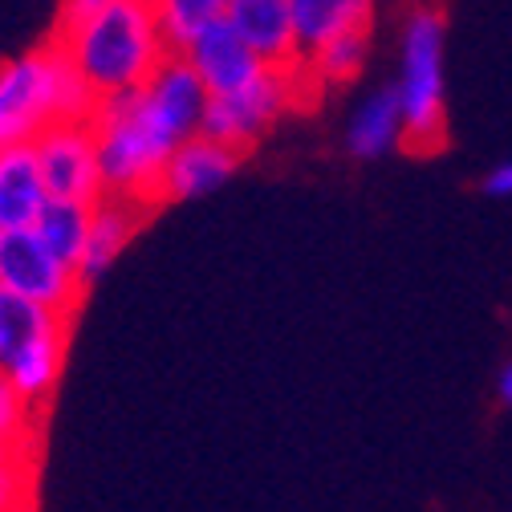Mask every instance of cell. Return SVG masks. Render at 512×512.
<instances>
[{
    "label": "cell",
    "instance_id": "obj_1",
    "mask_svg": "<svg viewBox=\"0 0 512 512\" xmlns=\"http://www.w3.org/2000/svg\"><path fill=\"white\" fill-rule=\"evenodd\" d=\"M57 45L98 102L139 94L171 57L151 0H122L82 21L57 25Z\"/></svg>",
    "mask_w": 512,
    "mask_h": 512
},
{
    "label": "cell",
    "instance_id": "obj_2",
    "mask_svg": "<svg viewBox=\"0 0 512 512\" xmlns=\"http://www.w3.org/2000/svg\"><path fill=\"white\" fill-rule=\"evenodd\" d=\"M98 98L57 41L0 66V151L37 143L57 122H90Z\"/></svg>",
    "mask_w": 512,
    "mask_h": 512
},
{
    "label": "cell",
    "instance_id": "obj_3",
    "mask_svg": "<svg viewBox=\"0 0 512 512\" xmlns=\"http://www.w3.org/2000/svg\"><path fill=\"white\" fill-rule=\"evenodd\" d=\"M90 122H94V135H98L106 196L131 200V204L159 200L163 167L175 155L179 139L167 131V126L155 122V114L143 106V98L139 94L106 98V102H98Z\"/></svg>",
    "mask_w": 512,
    "mask_h": 512
},
{
    "label": "cell",
    "instance_id": "obj_4",
    "mask_svg": "<svg viewBox=\"0 0 512 512\" xmlns=\"http://www.w3.org/2000/svg\"><path fill=\"white\" fill-rule=\"evenodd\" d=\"M399 110H403V143L431 151L443 143V17L419 9L403 33L399 57Z\"/></svg>",
    "mask_w": 512,
    "mask_h": 512
},
{
    "label": "cell",
    "instance_id": "obj_5",
    "mask_svg": "<svg viewBox=\"0 0 512 512\" xmlns=\"http://www.w3.org/2000/svg\"><path fill=\"white\" fill-rule=\"evenodd\" d=\"M297 82H301V70L297 66H289V70H265L261 78L248 82L236 94L208 98L200 135L212 139V143H224L232 151L252 147L297 102Z\"/></svg>",
    "mask_w": 512,
    "mask_h": 512
},
{
    "label": "cell",
    "instance_id": "obj_6",
    "mask_svg": "<svg viewBox=\"0 0 512 512\" xmlns=\"http://www.w3.org/2000/svg\"><path fill=\"white\" fill-rule=\"evenodd\" d=\"M0 289L70 317L86 285L78 281V269H70L57 252H49V244L29 228L0 232Z\"/></svg>",
    "mask_w": 512,
    "mask_h": 512
},
{
    "label": "cell",
    "instance_id": "obj_7",
    "mask_svg": "<svg viewBox=\"0 0 512 512\" xmlns=\"http://www.w3.org/2000/svg\"><path fill=\"white\" fill-rule=\"evenodd\" d=\"M33 151L41 163V179L49 187V200H70L90 208L106 200L94 122H57L33 143Z\"/></svg>",
    "mask_w": 512,
    "mask_h": 512
},
{
    "label": "cell",
    "instance_id": "obj_8",
    "mask_svg": "<svg viewBox=\"0 0 512 512\" xmlns=\"http://www.w3.org/2000/svg\"><path fill=\"white\" fill-rule=\"evenodd\" d=\"M143 106L155 114L159 126L187 143L200 135V122H204V110H208V90L200 82V74L191 70V61L183 53H171L163 66L155 70V78L139 90Z\"/></svg>",
    "mask_w": 512,
    "mask_h": 512
},
{
    "label": "cell",
    "instance_id": "obj_9",
    "mask_svg": "<svg viewBox=\"0 0 512 512\" xmlns=\"http://www.w3.org/2000/svg\"><path fill=\"white\" fill-rule=\"evenodd\" d=\"M228 25L236 29V37L261 57L269 70L301 66L289 0H232L228 5Z\"/></svg>",
    "mask_w": 512,
    "mask_h": 512
},
{
    "label": "cell",
    "instance_id": "obj_10",
    "mask_svg": "<svg viewBox=\"0 0 512 512\" xmlns=\"http://www.w3.org/2000/svg\"><path fill=\"white\" fill-rule=\"evenodd\" d=\"M183 57L191 61V70L200 74L208 98L236 94V90H244L248 82H256V78L269 70L265 61L256 57V53L236 37V29H232L228 21L216 25V29H208L200 41H191Z\"/></svg>",
    "mask_w": 512,
    "mask_h": 512
},
{
    "label": "cell",
    "instance_id": "obj_11",
    "mask_svg": "<svg viewBox=\"0 0 512 512\" xmlns=\"http://www.w3.org/2000/svg\"><path fill=\"white\" fill-rule=\"evenodd\" d=\"M240 163V151L212 143L204 135L187 139L175 147V155L163 167V183H159V200H196L204 191H216L220 183L232 179Z\"/></svg>",
    "mask_w": 512,
    "mask_h": 512
},
{
    "label": "cell",
    "instance_id": "obj_12",
    "mask_svg": "<svg viewBox=\"0 0 512 512\" xmlns=\"http://www.w3.org/2000/svg\"><path fill=\"white\" fill-rule=\"evenodd\" d=\"M49 204V187L41 179V163L33 143L0 151V232L37 228Z\"/></svg>",
    "mask_w": 512,
    "mask_h": 512
},
{
    "label": "cell",
    "instance_id": "obj_13",
    "mask_svg": "<svg viewBox=\"0 0 512 512\" xmlns=\"http://www.w3.org/2000/svg\"><path fill=\"white\" fill-rule=\"evenodd\" d=\"M370 5L374 0H289L301 61L313 57L317 49H326L330 41L366 33Z\"/></svg>",
    "mask_w": 512,
    "mask_h": 512
},
{
    "label": "cell",
    "instance_id": "obj_14",
    "mask_svg": "<svg viewBox=\"0 0 512 512\" xmlns=\"http://www.w3.org/2000/svg\"><path fill=\"white\" fill-rule=\"evenodd\" d=\"M139 220H143V204H131V200H114V196H106V200L94 208L90 244H86L82 265H78V281H82V285L98 281V277L118 261V252L131 244Z\"/></svg>",
    "mask_w": 512,
    "mask_h": 512
},
{
    "label": "cell",
    "instance_id": "obj_15",
    "mask_svg": "<svg viewBox=\"0 0 512 512\" xmlns=\"http://www.w3.org/2000/svg\"><path fill=\"white\" fill-rule=\"evenodd\" d=\"M403 143V110L395 90H374L346 122V147L358 159H382Z\"/></svg>",
    "mask_w": 512,
    "mask_h": 512
},
{
    "label": "cell",
    "instance_id": "obj_16",
    "mask_svg": "<svg viewBox=\"0 0 512 512\" xmlns=\"http://www.w3.org/2000/svg\"><path fill=\"white\" fill-rule=\"evenodd\" d=\"M70 330V317H61L53 309H41L9 289H0V370H5L17 354H25L29 346Z\"/></svg>",
    "mask_w": 512,
    "mask_h": 512
},
{
    "label": "cell",
    "instance_id": "obj_17",
    "mask_svg": "<svg viewBox=\"0 0 512 512\" xmlns=\"http://www.w3.org/2000/svg\"><path fill=\"white\" fill-rule=\"evenodd\" d=\"M232 0H151L155 21L171 53H187L191 41H200L208 29L228 21Z\"/></svg>",
    "mask_w": 512,
    "mask_h": 512
},
{
    "label": "cell",
    "instance_id": "obj_18",
    "mask_svg": "<svg viewBox=\"0 0 512 512\" xmlns=\"http://www.w3.org/2000/svg\"><path fill=\"white\" fill-rule=\"evenodd\" d=\"M94 208H98V204H94ZM94 208H90V204H70V200H49L33 232L49 244V252H57L70 269H78V265H82V252H86V244H90Z\"/></svg>",
    "mask_w": 512,
    "mask_h": 512
},
{
    "label": "cell",
    "instance_id": "obj_19",
    "mask_svg": "<svg viewBox=\"0 0 512 512\" xmlns=\"http://www.w3.org/2000/svg\"><path fill=\"white\" fill-rule=\"evenodd\" d=\"M301 66H305V74L317 86H346V82H354L358 70L366 66V33L330 41L326 49H317L313 57H305Z\"/></svg>",
    "mask_w": 512,
    "mask_h": 512
},
{
    "label": "cell",
    "instance_id": "obj_20",
    "mask_svg": "<svg viewBox=\"0 0 512 512\" xmlns=\"http://www.w3.org/2000/svg\"><path fill=\"white\" fill-rule=\"evenodd\" d=\"M0 512H33V472H29V464L0 468Z\"/></svg>",
    "mask_w": 512,
    "mask_h": 512
},
{
    "label": "cell",
    "instance_id": "obj_21",
    "mask_svg": "<svg viewBox=\"0 0 512 512\" xmlns=\"http://www.w3.org/2000/svg\"><path fill=\"white\" fill-rule=\"evenodd\" d=\"M29 431H33V407L9 387V378L0 374V435L29 439Z\"/></svg>",
    "mask_w": 512,
    "mask_h": 512
},
{
    "label": "cell",
    "instance_id": "obj_22",
    "mask_svg": "<svg viewBox=\"0 0 512 512\" xmlns=\"http://www.w3.org/2000/svg\"><path fill=\"white\" fill-rule=\"evenodd\" d=\"M484 191H488V196H496V200H512V159H504V163H496L488 171Z\"/></svg>",
    "mask_w": 512,
    "mask_h": 512
},
{
    "label": "cell",
    "instance_id": "obj_23",
    "mask_svg": "<svg viewBox=\"0 0 512 512\" xmlns=\"http://www.w3.org/2000/svg\"><path fill=\"white\" fill-rule=\"evenodd\" d=\"M106 5H122V0H66V5H61V25L82 21V17H90V13L106 9Z\"/></svg>",
    "mask_w": 512,
    "mask_h": 512
},
{
    "label": "cell",
    "instance_id": "obj_24",
    "mask_svg": "<svg viewBox=\"0 0 512 512\" xmlns=\"http://www.w3.org/2000/svg\"><path fill=\"white\" fill-rule=\"evenodd\" d=\"M9 464H29V439L0 435V468H9Z\"/></svg>",
    "mask_w": 512,
    "mask_h": 512
},
{
    "label": "cell",
    "instance_id": "obj_25",
    "mask_svg": "<svg viewBox=\"0 0 512 512\" xmlns=\"http://www.w3.org/2000/svg\"><path fill=\"white\" fill-rule=\"evenodd\" d=\"M500 399H504V403H512V362L500 370Z\"/></svg>",
    "mask_w": 512,
    "mask_h": 512
}]
</instances>
